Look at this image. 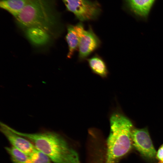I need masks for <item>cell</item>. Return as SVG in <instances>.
Wrapping results in <instances>:
<instances>
[{
	"instance_id": "obj_3",
	"label": "cell",
	"mask_w": 163,
	"mask_h": 163,
	"mask_svg": "<svg viewBox=\"0 0 163 163\" xmlns=\"http://www.w3.org/2000/svg\"><path fill=\"white\" fill-rule=\"evenodd\" d=\"M110 120V131L107 141L105 163H116L131 149L133 124L127 117L118 112L113 113Z\"/></svg>"
},
{
	"instance_id": "obj_1",
	"label": "cell",
	"mask_w": 163,
	"mask_h": 163,
	"mask_svg": "<svg viewBox=\"0 0 163 163\" xmlns=\"http://www.w3.org/2000/svg\"><path fill=\"white\" fill-rule=\"evenodd\" d=\"M17 24L26 30L41 28L53 34L55 29L62 30L56 0H28L22 10L14 17Z\"/></svg>"
},
{
	"instance_id": "obj_12",
	"label": "cell",
	"mask_w": 163,
	"mask_h": 163,
	"mask_svg": "<svg viewBox=\"0 0 163 163\" xmlns=\"http://www.w3.org/2000/svg\"><path fill=\"white\" fill-rule=\"evenodd\" d=\"M28 0H1V8L9 12L14 17L24 8Z\"/></svg>"
},
{
	"instance_id": "obj_7",
	"label": "cell",
	"mask_w": 163,
	"mask_h": 163,
	"mask_svg": "<svg viewBox=\"0 0 163 163\" xmlns=\"http://www.w3.org/2000/svg\"><path fill=\"white\" fill-rule=\"evenodd\" d=\"M0 129L11 146L28 156L37 149L30 141L12 131L8 125L3 122H0Z\"/></svg>"
},
{
	"instance_id": "obj_16",
	"label": "cell",
	"mask_w": 163,
	"mask_h": 163,
	"mask_svg": "<svg viewBox=\"0 0 163 163\" xmlns=\"http://www.w3.org/2000/svg\"><path fill=\"white\" fill-rule=\"evenodd\" d=\"M159 163H163V162L161 161V162H159Z\"/></svg>"
},
{
	"instance_id": "obj_10",
	"label": "cell",
	"mask_w": 163,
	"mask_h": 163,
	"mask_svg": "<svg viewBox=\"0 0 163 163\" xmlns=\"http://www.w3.org/2000/svg\"><path fill=\"white\" fill-rule=\"evenodd\" d=\"M67 33L65 39L68 45L69 49L67 57L68 59H70L78 49L80 38L75 25L68 24L67 25Z\"/></svg>"
},
{
	"instance_id": "obj_11",
	"label": "cell",
	"mask_w": 163,
	"mask_h": 163,
	"mask_svg": "<svg viewBox=\"0 0 163 163\" xmlns=\"http://www.w3.org/2000/svg\"><path fill=\"white\" fill-rule=\"evenodd\" d=\"M154 0H127L131 10L136 15L146 17Z\"/></svg>"
},
{
	"instance_id": "obj_5",
	"label": "cell",
	"mask_w": 163,
	"mask_h": 163,
	"mask_svg": "<svg viewBox=\"0 0 163 163\" xmlns=\"http://www.w3.org/2000/svg\"><path fill=\"white\" fill-rule=\"evenodd\" d=\"M132 145L145 157L152 159L157 155V152L146 128H133L131 132Z\"/></svg>"
},
{
	"instance_id": "obj_8",
	"label": "cell",
	"mask_w": 163,
	"mask_h": 163,
	"mask_svg": "<svg viewBox=\"0 0 163 163\" xmlns=\"http://www.w3.org/2000/svg\"><path fill=\"white\" fill-rule=\"evenodd\" d=\"M86 60L88 66L93 73L103 78L107 77L109 72L107 64L99 55L95 53Z\"/></svg>"
},
{
	"instance_id": "obj_15",
	"label": "cell",
	"mask_w": 163,
	"mask_h": 163,
	"mask_svg": "<svg viewBox=\"0 0 163 163\" xmlns=\"http://www.w3.org/2000/svg\"><path fill=\"white\" fill-rule=\"evenodd\" d=\"M156 156L159 160L163 162V144L158 150Z\"/></svg>"
},
{
	"instance_id": "obj_14",
	"label": "cell",
	"mask_w": 163,
	"mask_h": 163,
	"mask_svg": "<svg viewBox=\"0 0 163 163\" xmlns=\"http://www.w3.org/2000/svg\"><path fill=\"white\" fill-rule=\"evenodd\" d=\"M29 156L32 163H52V161L46 155L37 149Z\"/></svg>"
},
{
	"instance_id": "obj_13",
	"label": "cell",
	"mask_w": 163,
	"mask_h": 163,
	"mask_svg": "<svg viewBox=\"0 0 163 163\" xmlns=\"http://www.w3.org/2000/svg\"><path fill=\"white\" fill-rule=\"evenodd\" d=\"M5 149L13 163H32L28 155L16 148L11 146L6 147Z\"/></svg>"
},
{
	"instance_id": "obj_6",
	"label": "cell",
	"mask_w": 163,
	"mask_h": 163,
	"mask_svg": "<svg viewBox=\"0 0 163 163\" xmlns=\"http://www.w3.org/2000/svg\"><path fill=\"white\" fill-rule=\"evenodd\" d=\"M79 37L78 59L79 62H82L86 60L90 55L101 47V42L90 25L88 29L85 30Z\"/></svg>"
},
{
	"instance_id": "obj_9",
	"label": "cell",
	"mask_w": 163,
	"mask_h": 163,
	"mask_svg": "<svg viewBox=\"0 0 163 163\" xmlns=\"http://www.w3.org/2000/svg\"><path fill=\"white\" fill-rule=\"evenodd\" d=\"M25 30L27 37L34 45L45 44L49 42L50 39V34L41 28L31 27Z\"/></svg>"
},
{
	"instance_id": "obj_2",
	"label": "cell",
	"mask_w": 163,
	"mask_h": 163,
	"mask_svg": "<svg viewBox=\"0 0 163 163\" xmlns=\"http://www.w3.org/2000/svg\"><path fill=\"white\" fill-rule=\"evenodd\" d=\"M9 127L14 132L30 141L54 163H80L77 152L58 133L43 129L36 133H27Z\"/></svg>"
},
{
	"instance_id": "obj_4",
	"label": "cell",
	"mask_w": 163,
	"mask_h": 163,
	"mask_svg": "<svg viewBox=\"0 0 163 163\" xmlns=\"http://www.w3.org/2000/svg\"><path fill=\"white\" fill-rule=\"evenodd\" d=\"M67 11L73 13L81 22L94 20L101 12V6L97 2L89 0H62Z\"/></svg>"
}]
</instances>
